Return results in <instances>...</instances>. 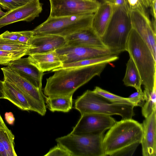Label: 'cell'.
<instances>
[{
  "instance_id": "cell-42",
  "label": "cell",
  "mask_w": 156,
  "mask_h": 156,
  "mask_svg": "<svg viewBox=\"0 0 156 156\" xmlns=\"http://www.w3.org/2000/svg\"><path fill=\"white\" fill-rule=\"evenodd\" d=\"M88 0L94 1H97V0Z\"/></svg>"
},
{
  "instance_id": "cell-39",
  "label": "cell",
  "mask_w": 156,
  "mask_h": 156,
  "mask_svg": "<svg viewBox=\"0 0 156 156\" xmlns=\"http://www.w3.org/2000/svg\"><path fill=\"white\" fill-rule=\"evenodd\" d=\"M6 12H3L2 9L1 7H0V16L2 17L5 15Z\"/></svg>"
},
{
  "instance_id": "cell-14",
  "label": "cell",
  "mask_w": 156,
  "mask_h": 156,
  "mask_svg": "<svg viewBox=\"0 0 156 156\" xmlns=\"http://www.w3.org/2000/svg\"><path fill=\"white\" fill-rule=\"evenodd\" d=\"M66 45L64 37L55 35H34L27 55L55 51Z\"/></svg>"
},
{
  "instance_id": "cell-2",
  "label": "cell",
  "mask_w": 156,
  "mask_h": 156,
  "mask_svg": "<svg viewBox=\"0 0 156 156\" xmlns=\"http://www.w3.org/2000/svg\"><path fill=\"white\" fill-rule=\"evenodd\" d=\"M142 124L132 119L116 122L106 133L103 145L106 156H132L141 143Z\"/></svg>"
},
{
  "instance_id": "cell-36",
  "label": "cell",
  "mask_w": 156,
  "mask_h": 156,
  "mask_svg": "<svg viewBox=\"0 0 156 156\" xmlns=\"http://www.w3.org/2000/svg\"><path fill=\"white\" fill-rule=\"evenodd\" d=\"M156 0L153 1L152 6L151 9V12L152 15L154 18V20L156 21Z\"/></svg>"
},
{
  "instance_id": "cell-40",
  "label": "cell",
  "mask_w": 156,
  "mask_h": 156,
  "mask_svg": "<svg viewBox=\"0 0 156 156\" xmlns=\"http://www.w3.org/2000/svg\"><path fill=\"white\" fill-rule=\"evenodd\" d=\"M102 2H108L113 3V2L114 0H101Z\"/></svg>"
},
{
  "instance_id": "cell-25",
  "label": "cell",
  "mask_w": 156,
  "mask_h": 156,
  "mask_svg": "<svg viewBox=\"0 0 156 156\" xmlns=\"http://www.w3.org/2000/svg\"><path fill=\"white\" fill-rule=\"evenodd\" d=\"M153 0H125V6L127 10L138 11L150 18L149 12L151 10Z\"/></svg>"
},
{
  "instance_id": "cell-21",
  "label": "cell",
  "mask_w": 156,
  "mask_h": 156,
  "mask_svg": "<svg viewBox=\"0 0 156 156\" xmlns=\"http://www.w3.org/2000/svg\"><path fill=\"white\" fill-rule=\"evenodd\" d=\"M73 95L45 97L46 107L51 111L68 112L72 108Z\"/></svg>"
},
{
  "instance_id": "cell-30",
  "label": "cell",
  "mask_w": 156,
  "mask_h": 156,
  "mask_svg": "<svg viewBox=\"0 0 156 156\" xmlns=\"http://www.w3.org/2000/svg\"><path fill=\"white\" fill-rule=\"evenodd\" d=\"M71 156L69 152L64 147L57 143L56 145L51 148L44 156Z\"/></svg>"
},
{
  "instance_id": "cell-7",
  "label": "cell",
  "mask_w": 156,
  "mask_h": 156,
  "mask_svg": "<svg viewBox=\"0 0 156 156\" xmlns=\"http://www.w3.org/2000/svg\"><path fill=\"white\" fill-rule=\"evenodd\" d=\"M104 134L78 135L70 133L55 140L65 148L71 156H106Z\"/></svg>"
},
{
  "instance_id": "cell-5",
  "label": "cell",
  "mask_w": 156,
  "mask_h": 156,
  "mask_svg": "<svg viewBox=\"0 0 156 156\" xmlns=\"http://www.w3.org/2000/svg\"><path fill=\"white\" fill-rule=\"evenodd\" d=\"M74 107L81 115L89 113L118 115L122 117V119H131L134 115L133 105L111 103L90 90H87L77 98Z\"/></svg>"
},
{
  "instance_id": "cell-31",
  "label": "cell",
  "mask_w": 156,
  "mask_h": 156,
  "mask_svg": "<svg viewBox=\"0 0 156 156\" xmlns=\"http://www.w3.org/2000/svg\"><path fill=\"white\" fill-rule=\"evenodd\" d=\"M32 0H0L8 11L22 6Z\"/></svg>"
},
{
  "instance_id": "cell-18",
  "label": "cell",
  "mask_w": 156,
  "mask_h": 156,
  "mask_svg": "<svg viewBox=\"0 0 156 156\" xmlns=\"http://www.w3.org/2000/svg\"><path fill=\"white\" fill-rule=\"evenodd\" d=\"M27 58L30 63L43 72L61 67L63 65L61 56L55 51L32 54Z\"/></svg>"
},
{
  "instance_id": "cell-9",
  "label": "cell",
  "mask_w": 156,
  "mask_h": 156,
  "mask_svg": "<svg viewBox=\"0 0 156 156\" xmlns=\"http://www.w3.org/2000/svg\"><path fill=\"white\" fill-rule=\"evenodd\" d=\"M49 17H57L94 13L101 3L88 0H49Z\"/></svg>"
},
{
  "instance_id": "cell-41",
  "label": "cell",
  "mask_w": 156,
  "mask_h": 156,
  "mask_svg": "<svg viewBox=\"0 0 156 156\" xmlns=\"http://www.w3.org/2000/svg\"><path fill=\"white\" fill-rule=\"evenodd\" d=\"M0 7L2 8L3 9L7 10V8L2 3L0 2Z\"/></svg>"
},
{
  "instance_id": "cell-3",
  "label": "cell",
  "mask_w": 156,
  "mask_h": 156,
  "mask_svg": "<svg viewBox=\"0 0 156 156\" xmlns=\"http://www.w3.org/2000/svg\"><path fill=\"white\" fill-rule=\"evenodd\" d=\"M126 51L138 69L144 90L152 91L156 85V60L147 44L133 28L128 39Z\"/></svg>"
},
{
  "instance_id": "cell-33",
  "label": "cell",
  "mask_w": 156,
  "mask_h": 156,
  "mask_svg": "<svg viewBox=\"0 0 156 156\" xmlns=\"http://www.w3.org/2000/svg\"><path fill=\"white\" fill-rule=\"evenodd\" d=\"M32 30L23 31L22 35L19 37L18 41L25 45L30 46V43L34 35Z\"/></svg>"
},
{
  "instance_id": "cell-11",
  "label": "cell",
  "mask_w": 156,
  "mask_h": 156,
  "mask_svg": "<svg viewBox=\"0 0 156 156\" xmlns=\"http://www.w3.org/2000/svg\"><path fill=\"white\" fill-rule=\"evenodd\" d=\"M55 51L61 56L63 64L104 55H115L106 47L66 45Z\"/></svg>"
},
{
  "instance_id": "cell-32",
  "label": "cell",
  "mask_w": 156,
  "mask_h": 156,
  "mask_svg": "<svg viewBox=\"0 0 156 156\" xmlns=\"http://www.w3.org/2000/svg\"><path fill=\"white\" fill-rule=\"evenodd\" d=\"M23 31L10 32L7 30L1 34L0 37L10 41L18 42V38L22 34Z\"/></svg>"
},
{
  "instance_id": "cell-34",
  "label": "cell",
  "mask_w": 156,
  "mask_h": 156,
  "mask_svg": "<svg viewBox=\"0 0 156 156\" xmlns=\"http://www.w3.org/2000/svg\"><path fill=\"white\" fill-rule=\"evenodd\" d=\"M5 119L8 122L10 125H13L15 120V118L13 113L11 112H6L5 113Z\"/></svg>"
},
{
  "instance_id": "cell-43",
  "label": "cell",
  "mask_w": 156,
  "mask_h": 156,
  "mask_svg": "<svg viewBox=\"0 0 156 156\" xmlns=\"http://www.w3.org/2000/svg\"><path fill=\"white\" fill-rule=\"evenodd\" d=\"M154 0H153V1H154Z\"/></svg>"
},
{
  "instance_id": "cell-16",
  "label": "cell",
  "mask_w": 156,
  "mask_h": 156,
  "mask_svg": "<svg viewBox=\"0 0 156 156\" xmlns=\"http://www.w3.org/2000/svg\"><path fill=\"white\" fill-rule=\"evenodd\" d=\"M143 134L141 143L143 156L156 155V114L153 112L142 124Z\"/></svg>"
},
{
  "instance_id": "cell-15",
  "label": "cell",
  "mask_w": 156,
  "mask_h": 156,
  "mask_svg": "<svg viewBox=\"0 0 156 156\" xmlns=\"http://www.w3.org/2000/svg\"><path fill=\"white\" fill-rule=\"evenodd\" d=\"M7 66L16 71L36 87L42 90L44 72L30 63L27 58H20L12 61Z\"/></svg>"
},
{
  "instance_id": "cell-13",
  "label": "cell",
  "mask_w": 156,
  "mask_h": 156,
  "mask_svg": "<svg viewBox=\"0 0 156 156\" xmlns=\"http://www.w3.org/2000/svg\"><path fill=\"white\" fill-rule=\"evenodd\" d=\"M132 28L147 44L156 60V34L150 18L137 11L129 12Z\"/></svg>"
},
{
  "instance_id": "cell-22",
  "label": "cell",
  "mask_w": 156,
  "mask_h": 156,
  "mask_svg": "<svg viewBox=\"0 0 156 156\" xmlns=\"http://www.w3.org/2000/svg\"><path fill=\"white\" fill-rule=\"evenodd\" d=\"M125 74L123 79L126 86L134 87L137 91L141 89V80L139 72L132 59L130 57L126 65Z\"/></svg>"
},
{
  "instance_id": "cell-8",
  "label": "cell",
  "mask_w": 156,
  "mask_h": 156,
  "mask_svg": "<svg viewBox=\"0 0 156 156\" xmlns=\"http://www.w3.org/2000/svg\"><path fill=\"white\" fill-rule=\"evenodd\" d=\"M4 80L12 83L22 92L30 107V111L40 115H45L46 112L45 96L42 90L35 87L17 72L8 66L1 68Z\"/></svg>"
},
{
  "instance_id": "cell-19",
  "label": "cell",
  "mask_w": 156,
  "mask_h": 156,
  "mask_svg": "<svg viewBox=\"0 0 156 156\" xmlns=\"http://www.w3.org/2000/svg\"><path fill=\"white\" fill-rule=\"evenodd\" d=\"M113 12L112 4L108 2L101 3L94 13L91 27L101 37L105 33Z\"/></svg>"
},
{
  "instance_id": "cell-35",
  "label": "cell",
  "mask_w": 156,
  "mask_h": 156,
  "mask_svg": "<svg viewBox=\"0 0 156 156\" xmlns=\"http://www.w3.org/2000/svg\"><path fill=\"white\" fill-rule=\"evenodd\" d=\"M112 4L113 8L125 6V0H114L113 3Z\"/></svg>"
},
{
  "instance_id": "cell-1",
  "label": "cell",
  "mask_w": 156,
  "mask_h": 156,
  "mask_svg": "<svg viewBox=\"0 0 156 156\" xmlns=\"http://www.w3.org/2000/svg\"><path fill=\"white\" fill-rule=\"evenodd\" d=\"M108 63L71 69H55L46 79L43 90L47 96L73 95L79 87L96 76H100Z\"/></svg>"
},
{
  "instance_id": "cell-26",
  "label": "cell",
  "mask_w": 156,
  "mask_h": 156,
  "mask_svg": "<svg viewBox=\"0 0 156 156\" xmlns=\"http://www.w3.org/2000/svg\"><path fill=\"white\" fill-rule=\"evenodd\" d=\"M92 91L95 94L105 98L111 103L125 104L133 105L129 101L128 98H125L120 97L104 90L98 87H96Z\"/></svg>"
},
{
  "instance_id": "cell-12",
  "label": "cell",
  "mask_w": 156,
  "mask_h": 156,
  "mask_svg": "<svg viewBox=\"0 0 156 156\" xmlns=\"http://www.w3.org/2000/svg\"><path fill=\"white\" fill-rule=\"evenodd\" d=\"M42 10L39 0H32L21 7L9 10L0 17V29L20 21L30 22L39 16Z\"/></svg>"
},
{
  "instance_id": "cell-24",
  "label": "cell",
  "mask_w": 156,
  "mask_h": 156,
  "mask_svg": "<svg viewBox=\"0 0 156 156\" xmlns=\"http://www.w3.org/2000/svg\"><path fill=\"white\" fill-rule=\"evenodd\" d=\"M116 55H109L86 59L74 62L63 64L62 67L56 69H71L106 63H109L117 60Z\"/></svg>"
},
{
  "instance_id": "cell-27",
  "label": "cell",
  "mask_w": 156,
  "mask_h": 156,
  "mask_svg": "<svg viewBox=\"0 0 156 156\" xmlns=\"http://www.w3.org/2000/svg\"><path fill=\"white\" fill-rule=\"evenodd\" d=\"M30 46L24 44L0 37V50L13 52L28 51Z\"/></svg>"
},
{
  "instance_id": "cell-29",
  "label": "cell",
  "mask_w": 156,
  "mask_h": 156,
  "mask_svg": "<svg viewBox=\"0 0 156 156\" xmlns=\"http://www.w3.org/2000/svg\"><path fill=\"white\" fill-rule=\"evenodd\" d=\"M128 98L134 107L139 106L142 107L146 101L145 95L142 90L133 93Z\"/></svg>"
},
{
  "instance_id": "cell-20",
  "label": "cell",
  "mask_w": 156,
  "mask_h": 156,
  "mask_svg": "<svg viewBox=\"0 0 156 156\" xmlns=\"http://www.w3.org/2000/svg\"><path fill=\"white\" fill-rule=\"evenodd\" d=\"M3 91L4 99L10 101L21 109L30 111V107L25 96L13 83L4 80Z\"/></svg>"
},
{
  "instance_id": "cell-38",
  "label": "cell",
  "mask_w": 156,
  "mask_h": 156,
  "mask_svg": "<svg viewBox=\"0 0 156 156\" xmlns=\"http://www.w3.org/2000/svg\"><path fill=\"white\" fill-rule=\"evenodd\" d=\"M6 127H7L5 125L0 114V128H5Z\"/></svg>"
},
{
  "instance_id": "cell-4",
  "label": "cell",
  "mask_w": 156,
  "mask_h": 156,
  "mask_svg": "<svg viewBox=\"0 0 156 156\" xmlns=\"http://www.w3.org/2000/svg\"><path fill=\"white\" fill-rule=\"evenodd\" d=\"M113 8L111 17L101 38L105 47L117 55L126 51L132 26L129 12L125 6Z\"/></svg>"
},
{
  "instance_id": "cell-6",
  "label": "cell",
  "mask_w": 156,
  "mask_h": 156,
  "mask_svg": "<svg viewBox=\"0 0 156 156\" xmlns=\"http://www.w3.org/2000/svg\"><path fill=\"white\" fill-rule=\"evenodd\" d=\"M94 13L57 17L49 16L45 21L32 30L34 35L53 34L65 37L91 27Z\"/></svg>"
},
{
  "instance_id": "cell-23",
  "label": "cell",
  "mask_w": 156,
  "mask_h": 156,
  "mask_svg": "<svg viewBox=\"0 0 156 156\" xmlns=\"http://www.w3.org/2000/svg\"><path fill=\"white\" fill-rule=\"evenodd\" d=\"M14 136L7 127L0 128V156H14Z\"/></svg>"
},
{
  "instance_id": "cell-10",
  "label": "cell",
  "mask_w": 156,
  "mask_h": 156,
  "mask_svg": "<svg viewBox=\"0 0 156 156\" xmlns=\"http://www.w3.org/2000/svg\"><path fill=\"white\" fill-rule=\"evenodd\" d=\"M110 115L89 113L81 115L71 133L75 135L104 133L116 122Z\"/></svg>"
},
{
  "instance_id": "cell-28",
  "label": "cell",
  "mask_w": 156,
  "mask_h": 156,
  "mask_svg": "<svg viewBox=\"0 0 156 156\" xmlns=\"http://www.w3.org/2000/svg\"><path fill=\"white\" fill-rule=\"evenodd\" d=\"M27 51L13 52L0 50V64L8 66L12 61L27 55Z\"/></svg>"
},
{
  "instance_id": "cell-37",
  "label": "cell",
  "mask_w": 156,
  "mask_h": 156,
  "mask_svg": "<svg viewBox=\"0 0 156 156\" xmlns=\"http://www.w3.org/2000/svg\"><path fill=\"white\" fill-rule=\"evenodd\" d=\"M3 91V81L0 80V99H4Z\"/></svg>"
},
{
  "instance_id": "cell-17",
  "label": "cell",
  "mask_w": 156,
  "mask_h": 156,
  "mask_svg": "<svg viewBox=\"0 0 156 156\" xmlns=\"http://www.w3.org/2000/svg\"><path fill=\"white\" fill-rule=\"evenodd\" d=\"M64 37L67 45L106 47L103 43L101 37L91 27L82 30Z\"/></svg>"
}]
</instances>
